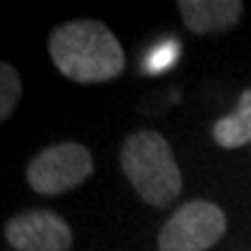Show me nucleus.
Here are the masks:
<instances>
[{"instance_id": "9", "label": "nucleus", "mask_w": 251, "mask_h": 251, "mask_svg": "<svg viewBox=\"0 0 251 251\" xmlns=\"http://www.w3.org/2000/svg\"><path fill=\"white\" fill-rule=\"evenodd\" d=\"M179 42H163V45H156L149 51V54L144 56V72H149V75H156V72H163L172 68L175 63L179 61Z\"/></svg>"}, {"instance_id": "4", "label": "nucleus", "mask_w": 251, "mask_h": 251, "mask_svg": "<svg viewBox=\"0 0 251 251\" xmlns=\"http://www.w3.org/2000/svg\"><path fill=\"white\" fill-rule=\"evenodd\" d=\"M226 233L224 209L209 200H191L165 221L158 251H207Z\"/></svg>"}, {"instance_id": "5", "label": "nucleus", "mask_w": 251, "mask_h": 251, "mask_svg": "<svg viewBox=\"0 0 251 251\" xmlns=\"http://www.w3.org/2000/svg\"><path fill=\"white\" fill-rule=\"evenodd\" d=\"M5 240L17 251H70L72 230L65 219L49 209L12 216L5 224Z\"/></svg>"}, {"instance_id": "8", "label": "nucleus", "mask_w": 251, "mask_h": 251, "mask_svg": "<svg viewBox=\"0 0 251 251\" xmlns=\"http://www.w3.org/2000/svg\"><path fill=\"white\" fill-rule=\"evenodd\" d=\"M19 98H21V79H19V72L14 70L9 63H2V65H0V119H2V121L12 117Z\"/></svg>"}, {"instance_id": "2", "label": "nucleus", "mask_w": 251, "mask_h": 251, "mask_svg": "<svg viewBox=\"0 0 251 251\" xmlns=\"http://www.w3.org/2000/svg\"><path fill=\"white\" fill-rule=\"evenodd\" d=\"M121 170L151 207H170L181 193V172L168 140L156 130L133 133L121 147Z\"/></svg>"}, {"instance_id": "1", "label": "nucleus", "mask_w": 251, "mask_h": 251, "mask_svg": "<svg viewBox=\"0 0 251 251\" xmlns=\"http://www.w3.org/2000/svg\"><path fill=\"white\" fill-rule=\"evenodd\" d=\"M49 56L61 75L77 84L117 79L126 68L124 49L102 21L81 19L63 24L49 37Z\"/></svg>"}, {"instance_id": "3", "label": "nucleus", "mask_w": 251, "mask_h": 251, "mask_svg": "<svg viewBox=\"0 0 251 251\" xmlns=\"http://www.w3.org/2000/svg\"><path fill=\"white\" fill-rule=\"evenodd\" d=\"M93 172V158L84 144L61 142L47 147L28 163V186L40 196H58L79 186Z\"/></svg>"}, {"instance_id": "6", "label": "nucleus", "mask_w": 251, "mask_h": 251, "mask_svg": "<svg viewBox=\"0 0 251 251\" xmlns=\"http://www.w3.org/2000/svg\"><path fill=\"white\" fill-rule=\"evenodd\" d=\"M181 19L196 35L224 33L233 28L244 14L240 0H179Z\"/></svg>"}, {"instance_id": "7", "label": "nucleus", "mask_w": 251, "mask_h": 251, "mask_svg": "<svg viewBox=\"0 0 251 251\" xmlns=\"http://www.w3.org/2000/svg\"><path fill=\"white\" fill-rule=\"evenodd\" d=\"M212 137L224 149H240L251 142V89L242 91L233 114L214 121Z\"/></svg>"}]
</instances>
